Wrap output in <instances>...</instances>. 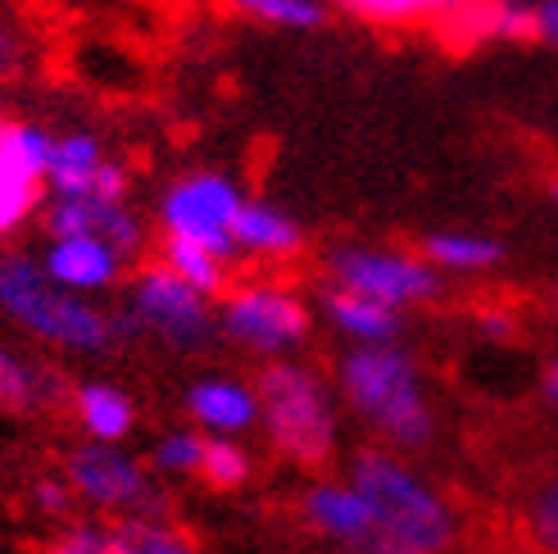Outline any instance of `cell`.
<instances>
[{
  "label": "cell",
  "instance_id": "cell-13",
  "mask_svg": "<svg viewBox=\"0 0 558 554\" xmlns=\"http://www.w3.org/2000/svg\"><path fill=\"white\" fill-rule=\"evenodd\" d=\"M69 400V382L41 369V364H27L23 354L0 346V409L5 413H27V409H50Z\"/></svg>",
  "mask_w": 558,
  "mask_h": 554
},
{
  "label": "cell",
  "instance_id": "cell-40",
  "mask_svg": "<svg viewBox=\"0 0 558 554\" xmlns=\"http://www.w3.org/2000/svg\"><path fill=\"white\" fill-rule=\"evenodd\" d=\"M554 300H558V287H554Z\"/></svg>",
  "mask_w": 558,
  "mask_h": 554
},
{
  "label": "cell",
  "instance_id": "cell-6",
  "mask_svg": "<svg viewBox=\"0 0 558 554\" xmlns=\"http://www.w3.org/2000/svg\"><path fill=\"white\" fill-rule=\"evenodd\" d=\"M245 196L236 191L232 178L222 173H186L178 178L159 201V224L169 237H182V241H195L205 245L209 255L228 260L236 251L232 241V224L241 214Z\"/></svg>",
  "mask_w": 558,
  "mask_h": 554
},
{
  "label": "cell",
  "instance_id": "cell-15",
  "mask_svg": "<svg viewBox=\"0 0 558 554\" xmlns=\"http://www.w3.org/2000/svg\"><path fill=\"white\" fill-rule=\"evenodd\" d=\"M232 241L255 255H295L304 245V232L287 209H277L268 201H245L232 224Z\"/></svg>",
  "mask_w": 558,
  "mask_h": 554
},
{
  "label": "cell",
  "instance_id": "cell-21",
  "mask_svg": "<svg viewBox=\"0 0 558 554\" xmlns=\"http://www.w3.org/2000/svg\"><path fill=\"white\" fill-rule=\"evenodd\" d=\"M201 478L209 491H241L250 482V455L228 436H205V459H201Z\"/></svg>",
  "mask_w": 558,
  "mask_h": 554
},
{
  "label": "cell",
  "instance_id": "cell-7",
  "mask_svg": "<svg viewBox=\"0 0 558 554\" xmlns=\"http://www.w3.org/2000/svg\"><path fill=\"white\" fill-rule=\"evenodd\" d=\"M132 318L142 323V332H155L173 350H205L218 332L209 300L163 264H150L132 277Z\"/></svg>",
  "mask_w": 558,
  "mask_h": 554
},
{
  "label": "cell",
  "instance_id": "cell-10",
  "mask_svg": "<svg viewBox=\"0 0 558 554\" xmlns=\"http://www.w3.org/2000/svg\"><path fill=\"white\" fill-rule=\"evenodd\" d=\"M119 255L109 251L100 237H64V241H50V251L41 255V268L54 287L64 291H105L119 282Z\"/></svg>",
  "mask_w": 558,
  "mask_h": 554
},
{
  "label": "cell",
  "instance_id": "cell-16",
  "mask_svg": "<svg viewBox=\"0 0 558 554\" xmlns=\"http://www.w3.org/2000/svg\"><path fill=\"white\" fill-rule=\"evenodd\" d=\"M323 310L341 332H350V337L368 341V346H390V337L400 332V310H390V304L368 300L359 291H345V287H331L323 296Z\"/></svg>",
  "mask_w": 558,
  "mask_h": 554
},
{
  "label": "cell",
  "instance_id": "cell-25",
  "mask_svg": "<svg viewBox=\"0 0 558 554\" xmlns=\"http://www.w3.org/2000/svg\"><path fill=\"white\" fill-rule=\"evenodd\" d=\"M232 10L277 23V27H318L323 23V0H228Z\"/></svg>",
  "mask_w": 558,
  "mask_h": 554
},
{
  "label": "cell",
  "instance_id": "cell-14",
  "mask_svg": "<svg viewBox=\"0 0 558 554\" xmlns=\"http://www.w3.org/2000/svg\"><path fill=\"white\" fill-rule=\"evenodd\" d=\"M73 409H77V423L87 427V436L96 446H119L136 423L132 396L119 392V386H109V382H82L73 392Z\"/></svg>",
  "mask_w": 558,
  "mask_h": 554
},
{
  "label": "cell",
  "instance_id": "cell-34",
  "mask_svg": "<svg viewBox=\"0 0 558 554\" xmlns=\"http://www.w3.org/2000/svg\"><path fill=\"white\" fill-rule=\"evenodd\" d=\"M105 554H136V541H132L128 518H119L114 528H109V537H105Z\"/></svg>",
  "mask_w": 558,
  "mask_h": 554
},
{
  "label": "cell",
  "instance_id": "cell-32",
  "mask_svg": "<svg viewBox=\"0 0 558 554\" xmlns=\"http://www.w3.org/2000/svg\"><path fill=\"white\" fill-rule=\"evenodd\" d=\"M23 69V37L10 23H0V73H19Z\"/></svg>",
  "mask_w": 558,
  "mask_h": 554
},
{
  "label": "cell",
  "instance_id": "cell-29",
  "mask_svg": "<svg viewBox=\"0 0 558 554\" xmlns=\"http://www.w3.org/2000/svg\"><path fill=\"white\" fill-rule=\"evenodd\" d=\"M73 501H77V495L69 491L64 478H37L33 482V505H37L41 518H69L73 514Z\"/></svg>",
  "mask_w": 558,
  "mask_h": 554
},
{
  "label": "cell",
  "instance_id": "cell-5",
  "mask_svg": "<svg viewBox=\"0 0 558 554\" xmlns=\"http://www.w3.org/2000/svg\"><path fill=\"white\" fill-rule=\"evenodd\" d=\"M64 482L82 505L92 509H109L123 518H146V522H163V495L155 491L150 473L132 455H123L119 446H77L64 459Z\"/></svg>",
  "mask_w": 558,
  "mask_h": 554
},
{
  "label": "cell",
  "instance_id": "cell-37",
  "mask_svg": "<svg viewBox=\"0 0 558 554\" xmlns=\"http://www.w3.org/2000/svg\"><path fill=\"white\" fill-rule=\"evenodd\" d=\"M0 142H5V123H0Z\"/></svg>",
  "mask_w": 558,
  "mask_h": 554
},
{
  "label": "cell",
  "instance_id": "cell-3",
  "mask_svg": "<svg viewBox=\"0 0 558 554\" xmlns=\"http://www.w3.org/2000/svg\"><path fill=\"white\" fill-rule=\"evenodd\" d=\"M350 486L368 501L381 537L400 541V545H413L417 554H440L445 545L454 541L450 509H445L413 473H404L390 455L359 450L354 463H350Z\"/></svg>",
  "mask_w": 558,
  "mask_h": 554
},
{
  "label": "cell",
  "instance_id": "cell-26",
  "mask_svg": "<svg viewBox=\"0 0 558 554\" xmlns=\"http://www.w3.org/2000/svg\"><path fill=\"white\" fill-rule=\"evenodd\" d=\"M201 459H205V436H195V432H169V436H159V446L150 450V463L173 478L201 473Z\"/></svg>",
  "mask_w": 558,
  "mask_h": 554
},
{
  "label": "cell",
  "instance_id": "cell-33",
  "mask_svg": "<svg viewBox=\"0 0 558 554\" xmlns=\"http://www.w3.org/2000/svg\"><path fill=\"white\" fill-rule=\"evenodd\" d=\"M536 37L558 50V0H536Z\"/></svg>",
  "mask_w": 558,
  "mask_h": 554
},
{
  "label": "cell",
  "instance_id": "cell-27",
  "mask_svg": "<svg viewBox=\"0 0 558 554\" xmlns=\"http://www.w3.org/2000/svg\"><path fill=\"white\" fill-rule=\"evenodd\" d=\"M100 241H105L119 260H136V255L146 251V224H142V218H136L128 205H119L114 214H109V224H105Z\"/></svg>",
  "mask_w": 558,
  "mask_h": 554
},
{
  "label": "cell",
  "instance_id": "cell-2",
  "mask_svg": "<svg viewBox=\"0 0 558 554\" xmlns=\"http://www.w3.org/2000/svg\"><path fill=\"white\" fill-rule=\"evenodd\" d=\"M341 386L345 400L364 413L368 423H377L396 446L423 450L436 419L417 392V364L400 346H359L345 354L341 364Z\"/></svg>",
  "mask_w": 558,
  "mask_h": 554
},
{
  "label": "cell",
  "instance_id": "cell-4",
  "mask_svg": "<svg viewBox=\"0 0 558 554\" xmlns=\"http://www.w3.org/2000/svg\"><path fill=\"white\" fill-rule=\"evenodd\" d=\"M255 396L268 413V436L277 455L300 468H323L337 450V413L314 373L295 364H268L259 373Z\"/></svg>",
  "mask_w": 558,
  "mask_h": 554
},
{
  "label": "cell",
  "instance_id": "cell-20",
  "mask_svg": "<svg viewBox=\"0 0 558 554\" xmlns=\"http://www.w3.org/2000/svg\"><path fill=\"white\" fill-rule=\"evenodd\" d=\"M163 268L178 273L186 287H195L205 300L222 291V260L209 255L205 245L182 241V237H163Z\"/></svg>",
  "mask_w": 558,
  "mask_h": 554
},
{
  "label": "cell",
  "instance_id": "cell-18",
  "mask_svg": "<svg viewBox=\"0 0 558 554\" xmlns=\"http://www.w3.org/2000/svg\"><path fill=\"white\" fill-rule=\"evenodd\" d=\"M119 205L114 201H100V196H54V205L46 209V228L50 241H64V237H100L109 214Z\"/></svg>",
  "mask_w": 558,
  "mask_h": 554
},
{
  "label": "cell",
  "instance_id": "cell-38",
  "mask_svg": "<svg viewBox=\"0 0 558 554\" xmlns=\"http://www.w3.org/2000/svg\"><path fill=\"white\" fill-rule=\"evenodd\" d=\"M554 201H558V182H554Z\"/></svg>",
  "mask_w": 558,
  "mask_h": 554
},
{
  "label": "cell",
  "instance_id": "cell-31",
  "mask_svg": "<svg viewBox=\"0 0 558 554\" xmlns=\"http://www.w3.org/2000/svg\"><path fill=\"white\" fill-rule=\"evenodd\" d=\"M532 522H536V537L558 554V486H549V491L541 495V501H536Z\"/></svg>",
  "mask_w": 558,
  "mask_h": 554
},
{
  "label": "cell",
  "instance_id": "cell-28",
  "mask_svg": "<svg viewBox=\"0 0 558 554\" xmlns=\"http://www.w3.org/2000/svg\"><path fill=\"white\" fill-rule=\"evenodd\" d=\"M132 528V541H136V554H195V545L169 528V522H146V518H128Z\"/></svg>",
  "mask_w": 558,
  "mask_h": 554
},
{
  "label": "cell",
  "instance_id": "cell-23",
  "mask_svg": "<svg viewBox=\"0 0 558 554\" xmlns=\"http://www.w3.org/2000/svg\"><path fill=\"white\" fill-rule=\"evenodd\" d=\"M0 155L14 159L23 173H33L37 182H46L50 173V155H54V136L37 123H14L5 128V142H0Z\"/></svg>",
  "mask_w": 558,
  "mask_h": 554
},
{
  "label": "cell",
  "instance_id": "cell-12",
  "mask_svg": "<svg viewBox=\"0 0 558 554\" xmlns=\"http://www.w3.org/2000/svg\"><path fill=\"white\" fill-rule=\"evenodd\" d=\"M186 413L209 432H245L259 419V396L232 377H205L186 392Z\"/></svg>",
  "mask_w": 558,
  "mask_h": 554
},
{
  "label": "cell",
  "instance_id": "cell-39",
  "mask_svg": "<svg viewBox=\"0 0 558 554\" xmlns=\"http://www.w3.org/2000/svg\"><path fill=\"white\" fill-rule=\"evenodd\" d=\"M513 5H526V0H513Z\"/></svg>",
  "mask_w": 558,
  "mask_h": 554
},
{
  "label": "cell",
  "instance_id": "cell-8",
  "mask_svg": "<svg viewBox=\"0 0 558 554\" xmlns=\"http://www.w3.org/2000/svg\"><path fill=\"white\" fill-rule=\"evenodd\" d=\"M310 310L304 300L277 291V287H245L236 296H228L218 314V332H228L232 341L259 350V354H282L291 346H300L310 337Z\"/></svg>",
  "mask_w": 558,
  "mask_h": 554
},
{
  "label": "cell",
  "instance_id": "cell-1",
  "mask_svg": "<svg viewBox=\"0 0 558 554\" xmlns=\"http://www.w3.org/2000/svg\"><path fill=\"white\" fill-rule=\"evenodd\" d=\"M0 314L14 318L23 332H33L37 341L77 350V354H105L114 350V314L96 310L92 300H82L64 287H54L46 268L27 255H0Z\"/></svg>",
  "mask_w": 558,
  "mask_h": 554
},
{
  "label": "cell",
  "instance_id": "cell-19",
  "mask_svg": "<svg viewBox=\"0 0 558 554\" xmlns=\"http://www.w3.org/2000/svg\"><path fill=\"white\" fill-rule=\"evenodd\" d=\"M423 255L440 268H490L505 260V245L490 237H472V232H432L423 241Z\"/></svg>",
  "mask_w": 558,
  "mask_h": 554
},
{
  "label": "cell",
  "instance_id": "cell-22",
  "mask_svg": "<svg viewBox=\"0 0 558 554\" xmlns=\"http://www.w3.org/2000/svg\"><path fill=\"white\" fill-rule=\"evenodd\" d=\"M341 10L368 23H413V19L440 23L454 10V0H341Z\"/></svg>",
  "mask_w": 558,
  "mask_h": 554
},
{
  "label": "cell",
  "instance_id": "cell-30",
  "mask_svg": "<svg viewBox=\"0 0 558 554\" xmlns=\"http://www.w3.org/2000/svg\"><path fill=\"white\" fill-rule=\"evenodd\" d=\"M105 537H109V528H96V522H73V528L46 554H105Z\"/></svg>",
  "mask_w": 558,
  "mask_h": 554
},
{
  "label": "cell",
  "instance_id": "cell-11",
  "mask_svg": "<svg viewBox=\"0 0 558 554\" xmlns=\"http://www.w3.org/2000/svg\"><path fill=\"white\" fill-rule=\"evenodd\" d=\"M304 514H310V522L318 532L350 541L359 550H368L373 537H377V518L354 486H314L310 501H304Z\"/></svg>",
  "mask_w": 558,
  "mask_h": 554
},
{
  "label": "cell",
  "instance_id": "cell-9",
  "mask_svg": "<svg viewBox=\"0 0 558 554\" xmlns=\"http://www.w3.org/2000/svg\"><path fill=\"white\" fill-rule=\"evenodd\" d=\"M337 287L359 291L368 300H381L390 310L413 300H432L440 291V277L427 260H404V255H390V251H364V245H341L331 251L327 260Z\"/></svg>",
  "mask_w": 558,
  "mask_h": 554
},
{
  "label": "cell",
  "instance_id": "cell-24",
  "mask_svg": "<svg viewBox=\"0 0 558 554\" xmlns=\"http://www.w3.org/2000/svg\"><path fill=\"white\" fill-rule=\"evenodd\" d=\"M37 186L41 182L33 173H23L14 159L0 155V232H14L23 218L37 209V196H41Z\"/></svg>",
  "mask_w": 558,
  "mask_h": 554
},
{
  "label": "cell",
  "instance_id": "cell-36",
  "mask_svg": "<svg viewBox=\"0 0 558 554\" xmlns=\"http://www.w3.org/2000/svg\"><path fill=\"white\" fill-rule=\"evenodd\" d=\"M545 400H554V405H558V359L545 369Z\"/></svg>",
  "mask_w": 558,
  "mask_h": 554
},
{
  "label": "cell",
  "instance_id": "cell-17",
  "mask_svg": "<svg viewBox=\"0 0 558 554\" xmlns=\"http://www.w3.org/2000/svg\"><path fill=\"white\" fill-rule=\"evenodd\" d=\"M105 164V150L92 132H69L54 136V155H50V173L46 182L54 186V196H87L96 173Z\"/></svg>",
  "mask_w": 558,
  "mask_h": 554
},
{
  "label": "cell",
  "instance_id": "cell-35",
  "mask_svg": "<svg viewBox=\"0 0 558 554\" xmlns=\"http://www.w3.org/2000/svg\"><path fill=\"white\" fill-rule=\"evenodd\" d=\"M482 332H486V337H495V341H505L513 332V318L509 314H482Z\"/></svg>",
  "mask_w": 558,
  "mask_h": 554
}]
</instances>
